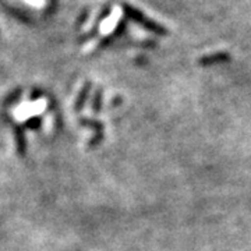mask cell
Returning <instances> with one entry per match:
<instances>
[{"instance_id":"3","label":"cell","mask_w":251,"mask_h":251,"mask_svg":"<svg viewBox=\"0 0 251 251\" xmlns=\"http://www.w3.org/2000/svg\"><path fill=\"white\" fill-rule=\"evenodd\" d=\"M88 88H90V87L87 85V87H85V88L82 90V92H81V95H80V98H78V100H77L75 109H78V110H80V109L84 106V103H85V99H87V95H88V91H90Z\"/></svg>"},{"instance_id":"2","label":"cell","mask_w":251,"mask_h":251,"mask_svg":"<svg viewBox=\"0 0 251 251\" xmlns=\"http://www.w3.org/2000/svg\"><path fill=\"white\" fill-rule=\"evenodd\" d=\"M16 143H17L18 152L21 153V155H24L25 153V138H24V134H23L20 127L16 128Z\"/></svg>"},{"instance_id":"4","label":"cell","mask_w":251,"mask_h":251,"mask_svg":"<svg viewBox=\"0 0 251 251\" xmlns=\"http://www.w3.org/2000/svg\"><path fill=\"white\" fill-rule=\"evenodd\" d=\"M100 105H102V92H98L97 94V97H95V100H94V110L95 112H99V109H100Z\"/></svg>"},{"instance_id":"1","label":"cell","mask_w":251,"mask_h":251,"mask_svg":"<svg viewBox=\"0 0 251 251\" xmlns=\"http://www.w3.org/2000/svg\"><path fill=\"white\" fill-rule=\"evenodd\" d=\"M230 60H232V54L229 53V52H215V53L202 56L198 60V64H201L204 67H209V66H215V64L229 63Z\"/></svg>"}]
</instances>
